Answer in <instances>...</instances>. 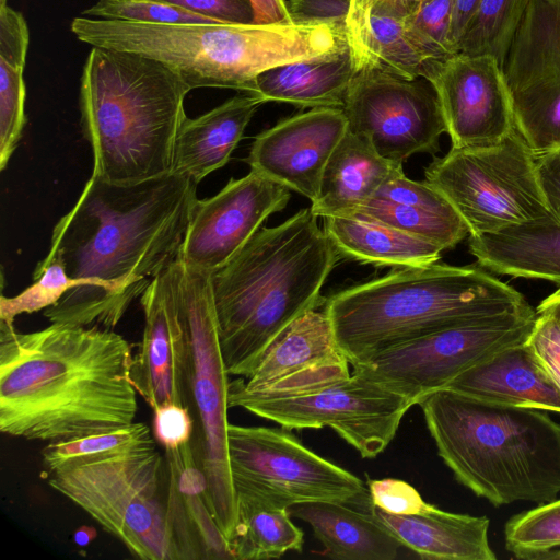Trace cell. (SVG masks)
<instances>
[{
    "label": "cell",
    "mask_w": 560,
    "mask_h": 560,
    "mask_svg": "<svg viewBox=\"0 0 560 560\" xmlns=\"http://www.w3.org/2000/svg\"><path fill=\"white\" fill-rule=\"evenodd\" d=\"M538 560H560V550H551L541 555Z\"/></svg>",
    "instance_id": "cell-53"
},
{
    "label": "cell",
    "mask_w": 560,
    "mask_h": 560,
    "mask_svg": "<svg viewBox=\"0 0 560 560\" xmlns=\"http://www.w3.org/2000/svg\"><path fill=\"white\" fill-rule=\"evenodd\" d=\"M228 445L235 493L285 509L318 501L353 504L368 494L359 477L307 448L288 429L230 423Z\"/></svg>",
    "instance_id": "cell-12"
},
{
    "label": "cell",
    "mask_w": 560,
    "mask_h": 560,
    "mask_svg": "<svg viewBox=\"0 0 560 560\" xmlns=\"http://www.w3.org/2000/svg\"><path fill=\"white\" fill-rule=\"evenodd\" d=\"M420 406L455 479L494 506L546 503L560 493V423L546 410L438 389Z\"/></svg>",
    "instance_id": "cell-5"
},
{
    "label": "cell",
    "mask_w": 560,
    "mask_h": 560,
    "mask_svg": "<svg viewBox=\"0 0 560 560\" xmlns=\"http://www.w3.org/2000/svg\"><path fill=\"white\" fill-rule=\"evenodd\" d=\"M83 16L143 24L214 23L210 19L156 0H98ZM220 23V22H219Z\"/></svg>",
    "instance_id": "cell-37"
},
{
    "label": "cell",
    "mask_w": 560,
    "mask_h": 560,
    "mask_svg": "<svg viewBox=\"0 0 560 560\" xmlns=\"http://www.w3.org/2000/svg\"><path fill=\"white\" fill-rule=\"evenodd\" d=\"M151 443L155 442L148 424L133 422L110 431L50 443L43 450V464L51 472L78 460Z\"/></svg>",
    "instance_id": "cell-35"
},
{
    "label": "cell",
    "mask_w": 560,
    "mask_h": 560,
    "mask_svg": "<svg viewBox=\"0 0 560 560\" xmlns=\"http://www.w3.org/2000/svg\"><path fill=\"white\" fill-rule=\"evenodd\" d=\"M163 270L141 295L144 328L132 355L130 381L152 409L168 402L190 409L187 337Z\"/></svg>",
    "instance_id": "cell-19"
},
{
    "label": "cell",
    "mask_w": 560,
    "mask_h": 560,
    "mask_svg": "<svg viewBox=\"0 0 560 560\" xmlns=\"http://www.w3.org/2000/svg\"><path fill=\"white\" fill-rule=\"evenodd\" d=\"M357 73L350 46L314 58L271 68L257 78L256 95L264 102L298 107H342Z\"/></svg>",
    "instance_id": "cell-27"
},
{
    "label": "cell",
    "mask_w": 560,
    "mask_h": 560,
    "mask_svg": "<svg viewBox=\"0 0 560 560\" xmlns=\"http://www.w3.org/2000/svg\"><path fill=\"white\" fill-rule=\"evenodd\" d=\"M130 343L98 326L32 332L0 320V431L57 443L133 423Z\"/></svg>",
    "instance_id": "cell-2"
},
{
    "label": "cell",
    "mask_w": 560,
    "mask_h": 560,
    "mask_svg": "<svg viewBox=\"0 0 560 560\" xmlns=\"http://www.w3.org/2000/svg\"><path fill=\"white\" fill-rule=\"evenodd\" d=\"M71 31L92 47L139 54L179 75L188 89H230L254 94L262 72L349 45L345 26L296 23L143 24L88 16Z\"/></svg>",
    "instance_id": "cell-6"
},
{
    "label": "cell",
    "mask_w": 560,
    "mask_h": 560,
    "mask_svg": "<svg viewBox=\"0 0 560 560\" xmlns=\"http://www.w3.org/2000/svg\"><path fill=\"white\" fill-rule=\"evenodd\" d=\"M369 513L401 546L421 558L436 560H495L487 516L443 511L432 504L417 514L398 515L369 503Z\"/></svg>",
    "instance_id": "cell-22"
},
{
    "label": "cell",
    "mask_w": 560,
    "mask_h": 560,
    "mask_svg": "<svg viewBox=\"0 0 560 560\" xmlns=\"http://www.w3.org/2000/svg\"><path fill=\"white\" fill-rule=\"evenodd\" d=\"M307 523L323 544V555L338 560H393L400 542L370 513L337 502H305L288 509Z\"/></svg>",
    "instance_id": "cell-29"
},
{
    "label": "cell",
    "mask_w": 560,
    "mask_h": 560,
    "mask_svg": "<svg viewBox=\"0 0 560 560\" xmlns=\"http://www.w3.org/2000/svg\"><path fill=\"white\" fill-rule=\"evenodd\" d=\"M186 331L190 410L195 420L191 444L208 480L214 517L226 539L236 522L228 445L229 384L223 360L210 273L186 266L177 257L163 270Z\"/></svg>",
    "instance_id": "cell-10"
},
{
    "label": "cell",
    "mask_w": 560,
    "mask_h": 560,
    "mask_svg": "<svg viewBox=\"0 0 560 560\" xmlns=\"http://www.w3.org/2000/svg\"><path fill=\"white\" fill-rule=\"evenodd\" d=\"M372 1L373 0H352L349 14L369 9L372 4Z\"/></svg>",
    "instance_id": "cell-52"
},
{
    "label": "cell",
    "mask_w": 560,
    "mask_h": 560,
    "mask_svg": "<svg viewBox=\"0 0 560 560\" xmlns=\"http://www.w3.org/2000/svg\"><path fill=\"white\" fill-rule=\"evenodd\" d=\"M536 316L533 310L442 329L387 349L354 371L418 405L466 370L526 342Z\"/></svg>",
    "instance_id": "cell-13"
},
{
    "label": "cell",
    "mask_w": 560,
    "mask_h": 560,
    "mask_svg": "<svg viewBox=\"0 0 560 560\" xmlns=\"http://www.w3.org/2000/svg\"><path fill=\"white\" fill-rule=\"evenodd\" d=\"M481 0H455L448 44L453 54L457 52L458 44L467 23Z\"/></svg>",
    "instance_id": "cell-47"
},
{
    "label": "cell",
    "mask_w": 560,
    "mask_h": 560,
    "mask_svg": "<svg viewBox=\"0 0 560 560\" xmlns=\"http://www.w3.org/2000/svg\"><path fill=\"white\" fill-rule=\"evenodd\" d=\"M503 75L513 126L534 156L560 148V0H532Z\"/></svg>",
    "instance_id": "cell-15"
},
{
    "label": "cell",
    "mask_w": 560,
    "mask_h": 560,
    "mask_svg": "<svg viewBox=\"0 0 560 560\" xmlns=\"http://www.w3.org/2000/svg\"><path fill=\"white\" fill-rule=\"evenodd\" d=\"M424 177L456 209L469 236L559 221L539 187L535 156L515 129L493 145L451 148L433 159Z\"/></svg>",
    "instance_id": "cell-11"
},
{
    "label": "cell",
    "mask_w": 560,
    "mask_h": 560,
    "mask_svg": "<svg viewBox=\"0 0 560 560\" xmlns=\"http://www.w3.org/2000/svg\"><path fill=\"white\" fill-rule=\"evenodd\" d=\"M349 364L340 354L252 390L237 378L230 381L229 407L288 430L328 427L362 457L374 458L393 441L413 404L357 371L350 374Z\"/></svg>",
    "instance_id": "cell-8"
},
{
    "label": "cell",
    "mask_w": 560,
    "mask_h": 560,
    "mask_svg": "<svg viewBox=\"0 0 560 560\" xmlns=\"http://www.w3.org/2000/svg\"><path fill=\"white\" fill-rule=\"evenodd\" d=\"M5 4H8V3H7V0H0V7H3V5H5Z\"/></svg>",
    "instance_id": "cell-54"
},
{
    "label": "cell",
    "mask_w": 560,
    "mask_h": 560,
    "mask_svg": "<svg viewBox=\"0 0 560 560\" xmlns=\"http://www.w3.org/2000/svg\"><path fill=\"white\" fill-rule=\"evenodd\" d=\"M167 523L176 560L232 559L213 514L207 476L191 441L165 450Z\"/></svg>",
    "instance_id": "cell-20"
},
{
    "label": "cell",
    "mask_w": 560,
    "mask_h": 560,
    "mask_svg": "<svg viewBox=\"0 0 560 560\" xmlns=\"http://www.w3.org/2000/svg\"><path fill=\"white\" fill-rule=\"evenodd\" d=\"M340 354L328 316L311 310L277 337L248 378L237 381L245 389H257Z\"/></svg>",
    "instance_id": "cell-31"
},
{
    "label": "cell",
    "mask_w": 560,
    "mask_h": 560,
    "mask_svg": "<svg viewBox=\"0 0 560 560\" xmlns=\"http://www.w3.org/2000/svg\"><path fill=\"white\" fill-rule=\"evenodd\" d=\"M400 167L402 163L381 156L366 138L348 130L325 165L310 209L322 218L352 211Z\"/></svg>",
    "instance_id": "cell-26"
},
{
    "label": "cell",
    "mask_w": 560,
    "mask_h": 560,
    "mask_svg": "<svg viewBox=\"0 0 560 560\" xmlns=\"http://www.w3.org/2000/svg\"><path fill=\"white\" fill-rule=\"evenodd\" d=\"M346 31L357 71L373 69L406 79H425L434 60L416 44L402 19L368 9L349 14Z\"/></svg>",
    "instance_id": "cell-30"
},
{
    "label": "cell",
    "mask_w": 560,
    "mask_h": 560,
    "mask_svg": "<svg viewBox=\"0 0 560 560\" xmlns=\"http://www.w3.org/2000/svg\"><path fill=\"white\" fill-rule=\"evenodd\" d=\"M47 483L142 560H176L167 523V470L155 443L85 458Z\"/></svg>",
    "instance_id": "cell-9"
},
{
    "label": "cell",
    "mask_w": 560,
    "mask_h": 560,
    "mask_svg": "<svg viewBox=\"0 0 560 560\" xmlns=\"http://www.w3.org/2000/svg\"><path fill=\"white\" fill-rule=\"evenodd\" d=\"M532 0H481L466 25L457 52L492 56L504 61Z\"/></svg>",
    "instance_id": "cell-33"
},
{
    "label": "cell",
    "mask_w": 560,
    "mask_h": 560,
    "mask_svg": "<svg viewBox=\"0 0 560 560\" xmlns=\"http://www.w3.org/2000/svg\"><path fill=\"white\" fill-rule=\"evenodd\" d=\"M323 229L340 256L376 267L436 262L443 249L424 238L351 211L324 218Z\"/></svg>",
    "instance_id": "cell-28"
},
{
    "label": "cell",
    "mask_w": 560,
    "mask_h": 560,
    "mask_svg": "<svg viewBox=\"0 0 560 560\" xmlns=\"http://www.w3.org/2000/svg\"><path fill=\"white\" fill-rule=\"evenodd\" d=\"M341 108L348 130L366 138L381 156L394 162L417 153L435 154L446 132L436 91L424 78L361 69Z\"/></svg>",
    "instance_id": "cell-14"
},
{
    "label": "cell",
    "mask_w": 560,
    "mask_h": 560,
    "mask_svg": "<svg viewBox=\"0 0 560 560\" xmlns=\"http://www.w3.org/2000/svg\"><path fill=\"white\" fill-rule=\"evenodd\" d=\"M455 0H425L404 23L416 44L431 59L453 55L448 36Z\"/></svg>",
    "instance_id": "cell-39"
},
{
    "label": "cell",
    "mask_w": 560,
    "mask_h": 560,
    "mask_svg": "<svg viewBox=\"0 0 560 560\" xmlns=\"http://www.w3.org/2000/svg\"><path fill=\"white\" fill-rule=\"evenodd\" d=\"M480 267L516 278L541 279L560 288V221L512 225L469 236Z\"/></svg>",
    "instance_id": "cell-25"
},
{
    "label": "cell",
    "mask_w": 560,
    "mask_h": 560,
    "mask_svg": "<svg viewBox=\"0 0 560 560\" xmlns=\"http://www.w3.org/2000/svg\"><path fill=\"white\" fill-rule=\"evenodd\" d=\"M96 537V529L92 526H81L74 533V542L78 546L84 547L91 544Z\"/></svg>",
    "instance_id": "cell-51"
},
{
    "label": "cell",
    "mask_w": 560,
    "mask_h": 560,
    "mask_svg": "<svg viewBox=\"0 0 560 560\" xmlns=\"http://www.w3.org/2000/svg\"><path fill=\"white\" fill-rule=\"evenodd\" d=\"M425 0H373L371 10L377 13L405 19Z\"/></svg>",
    "instance_id": "cell-49"
},
{
    "label": "cell",
    "mask_w": 560,
    "mask_h": 560,
    "mask_svg": "<svg viewBox=\"0 0 560 560\" xmlns=\"http://www.w3.org/2000/svg\"><path fill=\"white\" fill-rule=\"evenodd\" d=\"M445 388L494 404L560 413V390L537 364L525 342L466 370Z\"/></svg>",
    "instance_id": "cell-24"
},
{
    "label": "cell",
    "mask_w": 560,
    "mask_h": 560,
    "mask_svg": "<svg viewBox=\"0 0 560 560\" xmlns=\"http://www.w3.org/2000/svg\"><path fill=\"white\" fill-rule=\"evenodd\" d=\"M310 208L260 228L210 273L223 360L248 378L277 337L325 304L320 290L340 255Z\"/></svg>",
    "instance_id": "cell-3"
},
{
    "label": "cell",
    "mask_w": 560,
    "mask_h": 560,
    "mask_svg": "<svg viewBox=\"0 0 560 560\" xmlns=\"http://www.w3.org/2000/svg\"><path fill=\"white\" fill-rule=\"evenodd\" d=\"M220 23L254 24L250 0H156Z\"/></svg>",
    "instance_id": "cell-44"
},
{
    "label": "cell",
    "mask_w": 560,
    "mask_h": 560,
    "mask_svg": "<svg viewBox=\"0 0 560 560\" xmlns=\"http://www.w3.org/2000/svg\"><path fill=\"white\" fill-rule=\"evenodd\" d=\"M425 79L436 91L452 148L493 145L514 129L503 70L492 56L434 59Z\"/></svg>",
    "instance_id": "cell-17"
},
{
    "label": "cell",
    "mask_w": 560,
    "mask_h": 560,
    "mask_svg": "<svg viewBox=\"0 0 560 560\" xmlns=\"http://www.w3.org/2000/svg\"><path fill=\"white\" fill-rule=\"evenodd\" d=\"M536 314L534 328L525 343L537 364L560 390V322L549 314Z\"/></svg>",
    "instance_id": "cell-40"
},
{
    "label": "cell",
    "mask_w": 560,
    "mask_h": 560,
    "mask_svg": "<svg viewBox=\"0 0 560 560\" xmlns=\"http://www.w3.org/2000/svg\"><path fill=\"white\" fill-rule=\"evenodd\" d=\"M289 200L290 189L254 170L231 178L213 197L195 201L178 258L188 267L213 272Z\"/></svg>",
    "instance_id": "cell-16"
},
{
    "label": "cell",
    "mask_w": 560,
    "mask_h": 560,
    "mask_svg": "<svg viewBox=\"0 0 560 560\" xmlns=\"http://www.w3.org/2000/svg\"><path fill=\"white\" fill-rule=\"evenodd\" d=\"M153 434L165 448H177L191 441L195 420L190 409L175 402L153 408Z\"/></svg>",
    "instance_id": "cell-42"
},
{
    "label": "cell",
    "mask_w": 560,
    "mask_h": 560,
    "mask_svg": "<svg viewBox=\"0 0 560 560\" xmlns=\"http://www.w3.org/2000/svg\"><path fill=\"white\" fill-rule=\"evenodd\" d=\"M368 490L369 503L392 514H417L427 504L418 490L401 479H369Z\"/></svg>",
    "instance_id": "cell-41"
},
{
    "label": "cell",
    "mask_w": 560,
    "mask_h": 560,
    "mask_svg": "<svg viewBox=\"0 0 560 560\" xmlns=\"http://www.w3.org/2000/svg\"><path fill=\"white\" fill-rule=\"evenodd\" d=\"M352 211L430 241L443 250L469 235L467 224L446 197L427 180L408 178L402 167Z\"/></svg>",
    "instance_id": "cell-21"
},
{
    "label": "cell",
    "mask_w": 560,
    "mask_h": 560,
    "mask_svg": "<svg viewBox=\"0 0 560 560\" xmlns=\"http://www.w3.org/2000/svg\"><path fill=\"white\" fill-rule=\"evenodd\" d=\"M33 284L13 298L1 296L0 320L13 324L16 316L45 310L79 284L70 279L63 265L55 258H44L33 272Z\"/></svg>",
    "instance_id": "cell-36"
},
{
    "label": "cell",
    "mask_w": 560,
    "mask_h": 560,
    "mask_svg": "<svg viewBox=\"0 0 560 560\" xmlns=\"http://www.w3.org/2000/svg\"><path fill=\"white\" fill-rule=\"evenodd\" d=\"M535 167L546 202L560 221V148L535 156Z\"/></svg>",
    "instance_id": "cell-46"
},
{
    "label": "cell",
    "mask_w": 560,
    "mask_h": 560,
    "mask_svg": "<svg viewBox=\"0 0 560 560\" xmlns=\"http://www.w3.org/2000/svg\"><path fill=\"white\" fill-rule=\"evenodd\" d=\"M262 103L245 93L196 118L186 117L175 138L171 172L198 184L224 166Z\"/></svg>",
    "instance_id": "cell-23"
},
{
    "label": "cell",
    "mask_w": 560,
    "mask_h": 560,
    "mask_svg": "<svg viewBox=\"0 0 560 560\" xmlns=\"http://www.w3.org/2000/svg\"><path fill=\"white\" fill-rule=\"evenodd\" d=\"M23 69L0 60V168L9 163L26 124Z\"/></svg>",
    "instance_id": "cell-38"
},
{
    "label": "cell",
    "mask_w": 560,
    "mask_h": 560,
    "mask_svg": "<svg viewBox=\"0 0 560 560\" xmlns=\"http://www.w3.org/2000/svg\"><path fill=\"white\" fill-rule=\"evenodd\" d=\"M255 24L292 23L285 0H250Z\"/></svg>",
    "instance_id": "cell-48"
},
{
    "label": "cell",
    "mask_w": 560,
    "mask_h": 560,
    "mask_svg": "<svg viewBox=\"0 0 560 560\" xmlns=\"http://www.w3.org/2000/svg\"><path fill=\"white\" fill-rule=\"evenodd\" d=\"M536 313L549 314L560 322V288L539 303Z\"/></svg>",
    "instance_id": "cell-50"
},
{
    "label": "cell",
    "mask_w": 560,
    "mask_h": 560,
    "mask_svg": "<svg viewBox=\"0 0 560 560\" xmlns=\"http://www.w3.org/2000/svg\"><path fill=\"white\" fill-rule=\"evenodd\" d=\"M348 131L341 107H315L256 136L246 162L261 175L314 201L325 165Z\"/></svg>",
    "instance_id": "cell-18"
},
{
    "label": "cell",
    "mask_w": 560,
    "mask_h": 560,
    "mask_svg": "<svg viewBox=\"0 0 560 560\" xmlns=\"http://www.w3.org/2000/svg\"><path fill=\"white\" fill-rule=\"evenodd\" d=\"M534 308L480 267L432 262L394 268L326 299L336 342L351 365L454 326Z\"/></svg>",
    "instance_id": "cell-4"
},
{
    "label": "cell",
    "mask_w": 560,
    "mask_h": 560,
    "mask_svg": "<svg viewBox=\"0 0 560 560\" xmlns=\"http://www.w3.org/2000/svg\"><path fill=\"white\" fill-rule=\"evenodd\" d=\"M352 0H289L292 23H329L346 27Z\"/></svg>",
    "instance_id": "cell-45"
},
{
    "label": "cell",
    "mask_w": 560,
    "mask_h": 560,
    "mask_svg": "<svg viewBox=\"0 0 560 560\" xmlns=\"http://www.w3.org/2000/svg\"><path fill=\"white\" fill-rule=\"evenodd\" d=\"M28 42V27L22 13L8 4L0 7V60L24 70Z\"/></svg>",
    "instance_id": "cell-43"
},
{
    "label": "cell",
    "mask_w": 560,
    "mask_h": 560,
    "mask_svg": "<svg viewBox=\"0 0 560 560\" xmlns=\"http://www.w3.org/2000/svg\"><path fill=\"white\" fill-rule=\"evenodd\" d=\"M505 548L524 560L560 547V499L512 516L504 527Z\"/></svg>",
    "instance_id": "cell-34"
},
{
    "label": "cell",
    "mask_w": 560,
    "mask_h": 560,
    "mask_svg": "<svg viewBox=\"0 0 560 560\" xmlns=\"http://www.w3.org/2000/svg\"><path fill=\"white\" fill-rule=\"evenodd\" d=\"M189 92L178 74L155 59L92 47L80 84L81 127L93 152L92 175L124 185L171 173Z\"/></svg>",
    "instance_id": "cell-7"
},
{
    "label": "cell",
    "mask_w": 560,
    "mask_h": 560,
    "mask_svg": "<svg viewBox=\"0 0 560 560\" xmlns=\"http://www.w3.org/2000/svg\"><path fill=\"white\" fill-rule=\"evenodd\" d=\"M228 544L232 559H272L288 551L302 552L304 534L291 521L288 509L236 492V522Z\"/></svg>",
    "instance_id": "cell-32"
},
{
    "label": "cell",
    "mask_w": 560,
    "mask_h": 560,
    "mask_svg": "<svg viewBox=\"0 0 560 560\" xmlns=\"http://www.w3.org/2000/svg\"><path fill=\"white\" fill-rule=\"evenodd\" d=\"M197 185L172 172L124 185L92 175L55 225L46 256L58 259L79 284L44 316L51 324L115 327L177 257Z\"/></svg>",
    "instance_id": "cell-1"
},
{
    "label": "cell",
    "mask_w": 560,
    "mask_h": 560,
    "mask_svg": "<svg viewBox=\"0 0 560 560\" xmlns=\"http://www.w3.org/2000/svg\"><path fill=\"white\" fill-rule=\"evenodd\" d=\"M372 3H373V1H372ZM371 5H372V4H371Z\"/></svg>",
    "instance_id": "cell-55"
}]
</instances>
